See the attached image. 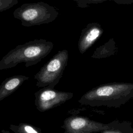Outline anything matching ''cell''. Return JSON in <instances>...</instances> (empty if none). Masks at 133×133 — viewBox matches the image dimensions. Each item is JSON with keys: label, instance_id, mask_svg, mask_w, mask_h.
<instances>
[{"label": "cell", "instance_id": "2", "mask_svg": "<svg viewBox=\"0 0 133 133\" xmlns=\"http://www.w3.org/2000/svg\"><path fill=\"white\" fill-rule=\"evenodd\" d=\"M54 44L45 39H35L17 46L0 61V70L15 67L24 62L26 67L38 63L52 50Z\"/></svg>", "mask_w": 133, "mask_h": 133}, {"label": "cell", "instance_id": "7", "mask_svg": "<svg viewBox=\"0 0 133 133\" xmlns=\"http://www.w3.org/2000/svg\"><path fill=\"white\" fill-rule=\"evenodd\" d=\"M103 30L98 22L88 23L81 32L78 42V48L81 54H84L101 36Z\"/></svg>", "mask_w": 133, "mask_h": 133}, {"label": "cell", "instance_id": "11", "mask_svg": "<svg viewBox=\"0 0 133 133\" xmlns=\"http://www.w3.org/2000/svg\"><path fill=\"white\" fill-rule=\"evenodd\" d=\"M76 2L78 7L85 8L89 6L90 4L102 3L107 1H112L119 5H131L133 4V0H72Z\"/></svg>", "mask_w": 133, "mask_h": 133}, {"label": "cell", "instance_id": "1", "mask_svg": "<svg viewBox=\"0 0 133 133\" xmlns=\"http://www.w3.org/2000/svg\"><path fill=\"white\" fill-rule=\"evenodd\" d=\"M133 98V83H110L94 87L78 100L82 105L92 107L119 108Z\"/></svg>", "mask_w": 133, "mask_h": 133}, {"label": "cell", "instance_id": "13", "mask_svg": "<svg viewBox=\"0 0 133 133\" xmlns=\"http://www.w3.org/2000/svg\"><path fill=\"white\" fill-rule=\"evenodd\" d=\"M18 3V0H0V12L12 7Z\"/></svg>", "mask_w": 133, "mask_h": 133}, {"label": "cell", "instance_id": "12", "mask_svg": "<svg viewBox=\"0 0 133 133\" xmlns=\"http://www.w3.org/2000/svg\"><path fill=\"white\" fill-rule=\"evenodd\" d=\"M9 128L14 133H43L40 128L27 123L12 124Z\"/></svg>", "mask_w": 133, "mask_h": 133}, {"label": "cell", "instance_id": "10", "mask_svg": "<svg viewBox=\"0 0 133 133\" xmlns=\"http://www.w3.org/2000/svg\"><path fill=\"white\" fill-rule=\"evenodd\" d=\"M100 133H133L132 123L129 121H120L115 119L112 121L111 126Z\"/></svg>", "mask_w": 133, "mask_h": 133}, {"label": "cell", "instance_id": "9", "mask_svg": "<svg viewBox=\"0 0 133 133\" xmlns=\"http://www.w3.org/2000/svg\"><path fill=\"white\" fill-rule=\"evenodd\" d=\"M117 49L115 42L113 38H111L108 42L97 48L91 57L96 59L109 57L117 53Z\"/></svg>", "mask_w": 133, "mask_h": 133}, {"label": "cell", "instance_id": "6", "mask_svg": "<svg viewBox=\"0 0 133 133\" xmlns=\"http://www.w3.org/2000/svg\"><path fill=\"white\" fill-rule=\"evenodd\" d=\"M112 122L103 124L82 116H71L65 118L61 126L63 133H97L110 127Z\"/></svg>", "mask_w": 133, "mask_h": 133}, {"label": "cell", "instance_id": "14", "mask_svg": "<svg viewBox=\"0 0 133 133\" xmlns=\"http://www.w3.org/2000/svg\"><path fill=\"white\" fill-rule=\"evenodd\" d=\"M0 133H10L9 131L8 130H2Z\"/></svg>", "mask_w": 133, "mask_h": 133}, {"label": "cell", "instance_id": "15", "mask_svg": "<svg viewBox=\"0 0 133 133\" xmlns=\"http://www.w3.org/2000/svg\"><path fill=\"white\" fill-rule=\"evenodd\" d=\"M132 33H133V29H132Z\"/></svg>", "mask_w": 133, "mask_h": 133}, {"label": "cell", "instance_id": "5", "mask_svg": "<svg viewBox=\"0 0 133 133\" xmlns=\"http://www.w3.org/2000/svg\"><path fill=\"white\" fill-rule=\"evenodd\" d=\"M35 105L41 112L58 107L73 97L70 92L62 91L48 87H44L35 93Z\"/></svg>", "mask_w": 133, "mask_h": 133}, {"label": "cell", "instance_id": "8", "mask_svg": "<svg viewBox=\"0 0 133 133\" xmlns=\"http://www.w3.org/2000/svg\"><path fill=\"white\" fill-rule=\"evenodd\" d=\"M29 77L17 75L6 78L0 85V101L15 92Z\"/></svg>", "mask_w": 133, "mask_h": 133}, {"label": "cell", "instance_id": "3", "mask_svg": "<svg viewBox=\"0 0 133 133\" xmlns=\"http://www.w3.org/2000/svg\"><path fill=\"white\" fill-rule=\"evenodd\" d=\"M58 14L56 8L44 2L23 4L13 13L14 18L20 20L22 25L25 27L49 23Z\"/></svg>", "mask_w": 133, "mask_h": 133}, {"label": "cell", "instance_id": "4", "mask_svg": "<svg viewBox=\"0 0 133 133\" xmlns=\"http://www.w3.org/2000/svg\"><path fill=\"white\" fill-rule=\"evenodd\" d=\"M69 52L66 49L59 50L34 75L38 87L54 88L59 83L68 64Z\"/></svg>", "mask_w": 133, "mask_h": 133}]
</instances>
